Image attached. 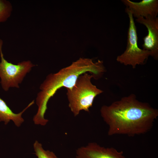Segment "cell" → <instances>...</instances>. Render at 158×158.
Returning <instances> with one entry per match:
<instances>
[{"label": "cell", "instance_id": "1", "mask_svg": "<svg viewBox=\"0 0 158 158\" xmlns=\"http://www.w3.org/2000/svg\"><path fill=\"white\" fill-rule=\"evenodd\" d=\"M100 114L108 126L109 136H134L145 134L152 128L158 111L147 102L138 100L132 94L109 105H104Z\"/></svg>", "mask_w": 158, "mask_h": 158}, {"label": "cell", "instance_id": "2", "mask_svg": "<svg viewBox=\"0 0 158 158\" xmlns=\"http://www.w3.org/2000/svg\"><path fill=\"white\" fill-rule=\"evenodd\" d=\"M105 70L102 61L98 60L94 62L91 59L80 58L58 72L48 75L41 84L40 91L37 94L36 103L38 110L33 120L39 123L46 121L44 115L47 109V103L59 89L62 87L66 89L72 88L78 77L87 72L91 73L93 77L97 79L101 76Z\"/></svg>", "mask_w": 158, "mask_h": 158}, {"label": "cell", "instance_id": "3", "mask_svg": "<svg viewBox=\"0 0 158 158\" xmlns=\"http://www.w3.org/2000/svg\"><path fill=\"white\" fill-rule=\"evenodd\" d=\"M92 75L85 73L78 77L72 88L66 89L68 106L74 116L82 110L89 112L95 98L103 92L92 83Z\"/></svg>", "mask_w": 158, "mask_h": 158}, {"label": "cell", "instance_id": "4", "mask_svg": "<svg viewBox=\"0 0 158 158\" xmlns=\"http://www.w3.org/2000/svg\"><path fill=\"white\" fill-rule=\"evenodd\" d=\"M125 11L129 20L126 47L124 51L117 56L116 60L121 64L131 66L135 68L138 65L145 64L151 56V53L139 47L137 29L133 17L131 12L126 8Z\"/></svg>", "mask_w": 158, "mask_h": 158}, {"label": "cell", "instance_id": "5", "mask_svg": "<svg viewBox=\"0 0 158 158\" xmlns=\"http://www.w3.org/2000/svg\"><path fill=\"white\" fill-rule=\"evenodd\" d=\"M3 44V41L0 39V83L3 89L7 91L10 87L19 88V84L22 83L26 74L36 65L29 60L23 61L17 64L8 62L4 57L2 51Z\"/></svg>", "mask_w": 158, "mask_h": 158}, {"label": "cell", "instance_id": "6", "mask_svg": "<svg viewBox=\"0 0 158 158\" xmlns=\"http://www.w3.org/2000/svg\"><path fill=\"white\" fill-rule=\"evenodd\" d=\"M75 156L76 158H126L122 151L102 146L94 142L78 148Z\"/></svg>", "mask_w": 158, "mask_h": 158}, {"label": "cell", "instance_id": "7", "mask_svg": "<svg viewBox=\"0 0 158 158\" xmlns=\"http://www.w3.org/2000/svg\"><path fill=\"white\" fill-rule=\"evenodd\" d=\"M136 21L144 25L148 31L147 35L143 38V49L151 53V56L158 59V18L149 16L137 18Z\"/></svg>", "mask_w": 158, "mask_h": 158}, {"label": "cell", "instance_id": "8", "mask_svg": "<svg viewBox=\"0 0 158 158\" xmlns=\"http://www.w3.org/2000/svg\"><path fill=\"white\" fill-rule=\"evenodd\" d=\"M121 1L131 12L133 16L136 18L155 17L157 16V0H142L139 2H133L129 0H122Z\"/></svg>", "mask_w": 158, "mask_h": 158}, {"label": "cell", "instance_id": "9", "mask_svg": "<svg viewBox=\"0 0 158 158\" xmlns=\"http://www.w3.org/2000/svg\"><path fill=\"white\" fill-rule=\"evenodd\" d=\"M34 103L35 100H33L22 111L16 114L12 111L6 102L0 97V122L4 121L5 124L6 125L11 120L16 126H20L24 121L22 117V114Z\"/></svg>", "mask_w": 158, "mask_h": 158}, {"label": "cell", "instance_id": "10", "mask_svg": "<svg viewBox=\"0 0 158 158\" xmlns=\"http://www.w3.org/2000/svg\"><path fill=\"white\" fill-rule=\"evenodd\" d=\"M13 6L11 3L6 0H0V23L6 21L11 16Z\"/></svg>", "mask_w": 158, "mask_h": 158}, {"label": "cell", "instance_id": "11", "mask_svg": "<svg viewBox=\"0 0 158 158\" xmlns=\"http://www.w3.org/2000/svg\"><path fill=\"white\" fill-rule=\"evenodd\" d=\"M33 147L37 158H59L53 152L44 150L42 144L37 140L35 142Z\"/></svg>", "mask_w": 158, "mask_h": 158}]
</instances>
